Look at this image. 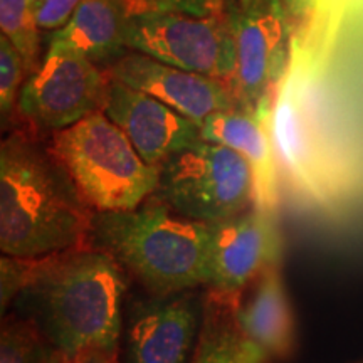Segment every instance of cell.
<instances>
[{
    "label": "cell",
    "mask_w": 363,
    "mask_h": 363,
    "mask_svg": "<svg viewBox=\"0 0 363 363\" xmlns=\"http://www.w3.org/2000/svg\"><path fill=\"white\" fill-rule=\"evenodd\" d=\"M94 212L30 130L0 145V249L4 256L45 257L91 244Z\"/></svg>",
    "instance_id": "7a4b0ae2"
},
{
    "label": "cell",
    "mask_w": 363,
    "mask_h": 363,
    "mask_svg": "<svg viewBox=\"0 0 363 363\" xmlns=\"http://www.w3.org/2000/svg\"><path fill=\"white\" fill-rule=\"evenodd\" d=\"M45 145L94 214L135 211L157 192L160 169L101 110L54 131Z\"/></svg>",
    "instance_id": "277c9868"
},
{
    "label": "cell",
    "mask_w": 363,
    "mask_h": 363,
    "mask_svg": "<svg viewBox=\"0 0 363 363\" xmlns=\"http://www.w3.org/2000/svg\"><path fill=\"white\" fill-rule=\"evenodd\" d=\"M108 71L72 51H45L22 86L17 116L35 133L69 128L103 108Z\"/></svg>",
    "instance_id": "9c48e42d"
},
{
    "label": "cell",
    "mask_w": 363,
    "mask_h": 363,
    "mask_svg": "<svg viewBox=\"0 0 363 363\" xmlns=\"http://www.w3.org/2000/svg\"><path fill=\"white\" fill-rule=\"evenodd\" d=\"M69 363H118V360H116V353L98 352V353H91V355L81 357L78 360L69 362Z\"/></svg>",
    "instance_id": "cb8c5ba5"
},
{
    "label": "cell",
    "mask_w": 363,
    "mask_h": 363,
    "mask_svg": "<svg viewBox=\"0 0 363 363\" xmlns=\"http://www.w3.org/2000/svg\"><path fill=\"white\" fill-rule=\"evenodd\" d=\"M140 9L207 17L219 12V0H133V11H140Z\"/></svg>",
    "instance_id": "44dd1931"
},
{
    "label": "cell",
    "mask_w": 363,
    "mask_h": 363,
    "mask_svg": "<svg viewBox=\"0 0 363 363\" xmlns=\"http://www.w3.org/2000/svg\"><path fill=\"white\" fill-rule=\"evenodd\" d=\"M212 224L177 214L152 195L135 211L96 214L91 242L104 249L153 296L207 284Z\"/></svg>",
    "instance_id": "3957f363"
},
{
    "label": "cell",
    "mask_w": 363,
    "mask_h": 363,
    "mask_svg": "<svg viewBox=\"0 0 363 363\" xmlns=\"http://www.w3.org/2000/svg\"><path fill=\"white\" fill-rule=\"evenodd\" d=\"M271 108L272 103H264L257 111L234 108L214 113L201 125V136L207 142L233 148L249 163L256 187L254 207L276 214L279 203V163L271 138Z\"/></svg>",
    "instance_id": "5bb4252c"
},
{
    "label": "cell",
    "mask_w": 363,
    "mask_h": 363,
    "mask_svg": "<svg viewBox=\"0 0 363 363\" xmlns=\"http://www.w3.org/2000/svg\"><path fill=\"white\" fill-rule=\"evenodd\" d=\"M235 44L233 91L238 108L257 111L274 101L291 61L283 0H240L229 12Z\"/></svg>",
    "instance_id": "ba28073f"
},
{
    "label": "cell",
    "mask_w": 363,
    "mask_h": 363,
    "mask_svg": "<svg viewBox=\"0 0 363 363\" xmlns=\"http://www.w3.org/2000/svg\"><path fill=\"white\" fill-rule=\"evenodd\" d=\"M29 78L26 62L6 35L0 34V115L2 125L17 113L22 86Z\"/></svg>",
    "instance_id": "ffe728a7"
},
{
    "label": "cell",
    "mask_w": 363,
    "mask_h": 363,
    "mask_svg": "<svg viewBox=\"0 0 363 363\" xmlns=\"http://www.w3.org/2000/svg\"><path fill=\"white\" fill-rule=\"evenodd\" d=\"M240 299L208 293L192 363H262L266 355L239 325Z\"/></svg>",
    "instance_id": "e0dca14e"
},
{
    "label": "cell",
    "mask_w": 363,
    "mask_h": 363,
    "mask_svg": "<svg viewBox=\"0 0 363 363\" xmlns=\"http://www.w3.org/2000/svg\"><path fill=\"white\" fill-rule=\"evenodd\" d=\"M155 197L187 219L214 224L252 208L256 187L238 152L201 138L160 167Z\"/></svg>",
    "instance_id": "8992f818"
},
{
    "label": "cell",
    "mask_w": 363,
    "mask_h": 363,
    "mask_svg": "<svg viewBox=\"0 0 363 363\" xmlns=\"http://www.w3.org/2000/svg\"><path fill=\"white\" fill-rule=\"evenodd\" d=\"M291 61L271 108V138L278 163L308 199L330 206L343 185L342 163L325 133L313 89L311 59L293 40Z\"/></svg>",
    "instance_id": "5b68a950"
},
{
    "label": "cell",
    "mask_w": 363,
    "mask_h": 363,
    "mask_svg": "<svg viewBox=\"0 0 363 363\" xmlns=\"http://www.w3.org/2000/svg\"><path fill=\"white\" fill-rule=\"evenodd\" d=\"M43 0H0V34H4L24 59L29 76L38 69L40 56V29L38 24Z\"/></svg>",
    "instance_id": "ac0fdd59"
},
{
    "label": "cell",
    "mask_w": 363,
    "mask_h": 363,
    "mask_svg": "<svg viewBox=\"0 0 363 363\" xmlns=\"http://www.w3.org/2000/svg\"><path fill=\"white\" fill-rule=\"evenodd\" d=\"M101 111L128 136L138 155L157 169L202 138L201 126L192 120L113 76L108 79Z\"/></svg>",
    "instance_id": "8fae6325"
},
{
    "label": "cell",
    "mask_w": 363,
    "mask_h": 363,
    "mask_svg": "<svg viewBox=\"0 0 363 363\" xmlns=\"http://www.w3.org/2000/svg\"><path fill=\"white\" fill-rule=\"evenodd\" d=\"M133 0H84L61 29L49 35L45 51H72L108 69L128 52L126 24Z\"/></svg>",
    "instance_id": "9a60e30c"
},
{
    "label": "cell",
    "mask_w": 363,
    "mask_h": 363,
    "mask_svg": "<svg viewBox=\"0 0 363 363\" xmlns=\"http://www.w3.org/2000/svg\"><path fill=\"white\" fill-rule=\"evenodd\" d=\"M202 318V303L194 291L136 305L126 331L130 363H187Z\"/></svg>",
    "instance_id": "4fadbf2b"
},
{
    "label": "cell",
    "mask_w": 363,
    "mask_h": 363,
    "mask_svg": "<svg viewBox=\"0 0 363 363\" xmlns=\"http://www.w3.org/2000/svg\"><path fill=\"white\" fill-rule=\"evenodd\" d=\"M106 71L130 88L169 104L199 126L214 113L238 108L233 86L225 81L165 65L142 52L128 51Z\"/></svg>",
    "instance_id": "7c38bea8"
},
{
    "label": "cell",
    "mask_w": 363,
    "mask_h": 363,
    "mask_svg": "<svg viewBox=\"0 0 363 363\" xmlns=\"http://www.w3.org/2000/svg\"><path fill=\"white\" fill-rule=\"evenodd\" d=\"M0 337V363H61L30 318L7 316Z\"/></svg>",
    "instance_id": "d6986e66"
},
{
    "label": "cell",
    "mask_w": 363,
    "mask_h": 363,
    "mask_svg": "<svg viewBox=\"0 0 363 363\" xmlns=\"http://www.w3.org/2000/svg\"><path fill=\"white\" fill-rule=\"evenodd\" d=\"M2 311L16 298L29 301L61 363L91 353H116L123 326L126 278L110 252L94 246L45 257L2 256Z\"/></svg>",
    "instance_id": "6da1fadb"
},
{
    "label": "cell",
    "mask_w": 363,
    "mask_h": 363,
    "mask_svg": "<svg viewBox=\"0 0 363 363\" xmlns=\"http://www.w3.org/2000/svg\"><path fill=\"white\" fill-rule=\"evenodd\" d=\"M244 335L266 357H288L294 345V320L278 264L257 278L256 291L247 305L238 310Z\"/></svg>",
    "instance_id": "2e32d148"
},
{
    "label": "cell",
    "mask_w": 363,
    "mask_h": 363,
    "mask_svg": "<svg viewBox=\"0 0 363 363\" xmlns=\"http://www.w3.org/2000/svg\"><path fill=\"white\" fill-rule=\"evenodd\" d=\"M281 238L274 214L252 207L214 222L208 251L207 288L220 298L240 299L244 288L278 264Z\"/></svg>",
    "instance_id": "30bf717a"
},
{
    "label": "cell",
    "mask_w": 363,
    "mask_h": 363,
    "mask_svg": "<svg viewBox=\"0 0 363 363\" xmlns=\"http://www.w3.org/2000/svg\"><path fill=\"white\" fill-rule=\"evenodd\" d=\"M128 51L142 52L165 65L233 83L235 44L229 13L207 17L140 9L126 24Z\"/></svg>",
    "instance_id": "52a82bcc"
},
{
    "label": "cell",
    "mask_w": 363,
    "mask_h": 363,
    "mask_svg": "<svg viewBox=\"0 0 363 363\" xmlns=\"http://www.w3.org/2000/svg\"><path fill=\"white\" fill-rule=\"evenodd\" d=\"M286 9L294 16H306L313 9H323L326 0H283Z\"/></svg>",
    "instance_id": "603a6c76"
},
{
    "label": "cell",
    "mask_w": 363,
    "mask_h": 363,
    "mask_svg": "<svg viewBox=\"0 0 363 363\" xmlns=\"http://www.w3.org/2000/svg\"><path fill=\"white\" fill-rule=\"evenodd\" d=\"M83 2L84 0H43L38 16L39 29L51 33L61 29Z\"/></svg>",
    "instance_id": "7402d4cb"
},
{
    "label": "cell",
    "mask_w": 363,
    "mask_h": 363,
    "mask_svg": "<svg viewBox=\"0 0 363 363\" xmlns=\"http://www.w3.org/2000/svg\"><path fill=\"white\" fill-rule=\"evenodd\" d=\"M360 2V0H326L323 9H326V11L331 12V9H338V11H342V9L345 6H350V4H357Z\"/></svg>",
    "instance_id": "d4e9b609"
}]
</instances>
